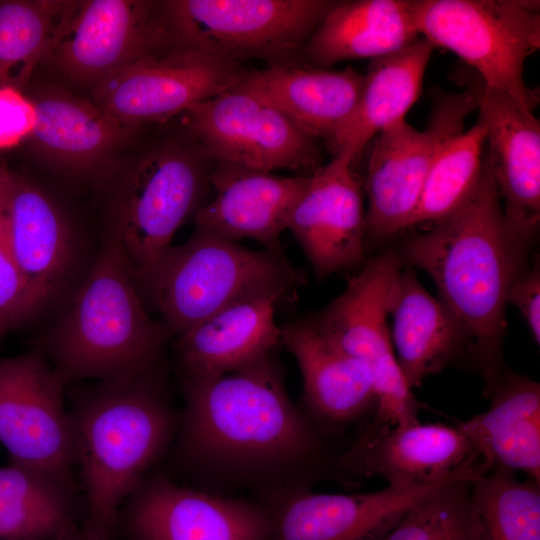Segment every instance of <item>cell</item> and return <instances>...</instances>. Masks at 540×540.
I'll list each match as a JSON object with an SVG mask.
<instances>
[{"instance_id": "obj_1", "label": "cell", "mask_w": 540, "mask_h": 540, "mask_svg": "<svg viewBox=\"0 0 540 540\" xmlns=\"http://www.w3.org/2000/svg\"><path fill=\"white\" fill-rule=\"evenodd\" d=\"M531 241L507 220L484 155V171L470 199L407 239L397 253L403 266L423 270L435 283L438 298L466 336L467 353L481 371L485 392L504 371L506 297L525 267Z\"/></svg>"}, {"instance_id": "obj_2", "label": "cell", "mask_w": 540, "mask_h": 540, "mask_svg": "<svg viewBox=\"0 0 540 540\" xmlns=\"http://www.w3.org/2000/svg\"><path fill=\"white\" fill-rule=\"evenodd\" d=\"M179 451L197 465L268 475L309 465L322 452L317 427L292 403L270 355L223 375L182 379Z\"/></svg>"}, {"instance_id": "obj_3", "label": "cell", "mask_w": 540, "mask_h": 540, "mask_svg": "<svg viewBox=\"0 0 540 540\" xmlns=\"http://www.w3.org/2000/svg\"><path fill=\"white\" fill-rule=\"evenodd\" d=\"M166 391L164 372L74 388L68 409L88 532L115 540L120 508L172 442L178 424Z\"/></svg>"}, {"instance_id": "obj_4", "label": "cell", "mask_w": 540, "mask_h": 540, "mask_svg": "<svg viewBox=\"0 0 540 540\" xmlns=\"http://www.w3.org/2000/svg\"><path fill=\"white\" fill-rule=\"evenodd\" d=\"M170 339L148 314L124 250L105 226L85 279L37 348L67 387L162 373Z\"/></svg>"}, {"instance_id": "obj_5", "label": "cell", "mask_w": 540, "mask_h": 540, "mask_svg": "<svg viewBox=\"0 0 540 540\" xmlns=\"http://www.w3.org/2000/svg\"><path fill=\"white\" fill-rule=\"evenodd\" d=\"M215 163L181 122L147 145L115 186L106 226L116 234L142 296L177 230L208 201Z\"/></svg>"}, {"instance_id": "obj_6", "label": "cell", "mask_w": 540, "mask_h": 540, "mask_svg": "<svg viewBox=\"0 0 540 540\" xmlns=\"http://www.w3.org/2000/svg\"><path fill=\"white\" fill-rule=\"evenodd\" d=\"M304 280L285 255L252 250L195 227L185 242L167 251L143 295L172 339L230 305L281 299Z\"/></svg>"}, {"instance_id": "obj_7", "label": "cell", "mask_w": 540, "mask_h": 540, "mask_svg": "<svg viewBox=\"0 0 540 540\" xmlns=\"http://www.w3.org/2000/svg\"><path fill=\"white\" fill-rule=\"evenodd\" d=\"M163 12L172 50L227 61L303 64L305 44L338 1L169 0Z\"/></svg>"}, {"instance_id": "obj_8", "label": "cell", "mask_w": 540, "mask_h": 540, "mask_svg": "<svg viewBox=\"0 0 540 540\" xmlns=\"http://www.w3.org/2000/svg\"><path fill=\"white\" fill-rule=\"evenodd\" d=\"M416 28L434 47L456 54L489 87L533 111L539 92L524 81L540 47L535 0H408Z\"/></svg>"}, {"instance_id": "obj_9", "label": "cell", "mask_w": 540, "mask_h": 540, "mask_svg": "<svg viewBox=\"0 0 540 540\" xmlns=\"http://www.w3.org/2000/svg\"><path fill=\"white\" fill-rule=\"evenodd\" d=\"M402 267L394 251L370 259L342 294L309 319L332 343L369 370L377 396L370 425L420 422V404L400 371L388 325V295Z\"/></svg>"}, {"instance_id": "obj_10", "label": "cell", "mask_w": 540, "mask_h": 540, "mask_svg": "<svg viewBox=\"0 0 540 540\" xmlns=\"http://www.w3.org/2000/svg\"><path fill=\"white\" fill-rule=\"evenodd\" d=\"M171 50L162 1H63L43 61L70 81L96 86L140 59Z\"/></svg>"}, {"instance_id": "obj_11", "label": "cell", "mask_w": 540, "mask_h": 540, "mask_svg": "<svg viewBox=\"0 0 540 540\" xmlns=\"http://www.w3.org/2000/svg\"><path fill=\"white\" fill-rule=\"evenodd\" d=\"M474 110V98L467 90L437 92L424 130L402 120L372 139L364 180L366 238L384 240L410 228L434 161L444 145L464 131Z\"/></svg>"}, {"instance_id": "obj_12", "label": "cell", "mask_w": 540, "mask_h": 540, "mask_svg": "<svg viewBox=\"0 0 540 540\" xmlns=\"http://www.w3.org/2000/svg\"><path fill=\"white\" fill-rule=\"evenodd\" d=\"M181 116L215 160L264 172L286 169L302 176L322 166L318 140L242 84L193 105Z\"/></svg>"}, {"instance_id": "obj_13", "label": "cell", "mask_w": 540, "mask_h": 540, "mask_svg": "<svg viewBox=\"0 0 540 540\" xmlns=\"http://www.w3.org/2000/svg\"><path fill=\"white\" fill-rule=\"evenodd\" d=\"M65 389L38 348L0 359V443L11 462L79 489Z\"/></svg>"}, {"instance_id": "obj_14", "label": "cell", "mask_w": 540, "mask_h": 540, "mask_svg": "<svg viewBox=\"0 0 540 540\" xmlns=\"http://www.w3.org/2000/svg\"><path fill=\"white\" fill-rule=\"evenodd\" d=\"M242 64L188 50H171L140 59L93 89V103L132 127L166 123L241 84Z\"/></svg>"}, {"instance_id": "obj_15", "label": "cell", "mask_w": 540, "mask_h": 540, "mask_svg": "<svg viewBox=\"0 0 540 540\" xmlns=\"http://www.w3.org/2000/svg\"><path fill=\"white\" fill-rule=\"evenodd\" d=\"M267 507L149 474L119 510L115 539L269 540Z\"/></svg>"}, {"instance_id": "obj_16", "label": "cell", "mask_w": 540, "mask_h": 540, "mask_svg": "<svg viewBox=\"0 0 540 540\" xmlns=\"http://www.w3.org/2000/svg\"><path fill=\"white\" fill-rule=\"evenodd\" d=\"M340 471L380 477L388 486H436L473 480L488 473L470 439L457 426L368 425L360 438L335 460Z\"/></svg>"}, {"instance_id": "obj_17", "label": "cell", "mask_w": 540, "mask_h": 540, "mask_svg": "<svg viewBox=\"0 0 540 540\" xmlns=\"http://www.w3.org/2000/svg\"><path fill=\"white\" fill-rule=\"evenodd\" d=\"M456 81L474 98L485 127L484 155L509 223L533 239L540 218V122L511 97L486 85L467 66Z\"/></svg>"}, {"instance_id": "obj_18", "label": "cell", "mask_w": 540, "mask_h": 540, "mask_svg": "<svg viewBox=\"0 0 540 540\" xmlns=\"http://www.w3.org/2000/svg\"><path fill=\"white\" fill-rule=\"evenodd\" d=\"M364 181L344 156L309 175L287 224L318 279L358 267L365 256Z\"/></svg>"}, {"instance_id": "obj_19", "label": "cell", "mask_w": 540, "mask_h": 540, "mask_svg": "<svg viewBox=\"0 0 540 540\" xmlns=\"http://www.w3.org/2000/svg\"><path fill=\"white\" fill-rule=\"evenodd\" d=\"M1 217L12 258L47 304L76 269L79 244L69 219L43 188L9 167L1 186Z\"/></svg>"}, {"instance_id": "obj_20", "label": "cell", "mask_w": 540, "mask_h": 540, "mask_svg": "<svg viewBox=\"0 0 540 540\" xmlns=\"http://www.w3.org/2000/svg\"><path fill=\"white\" fill-rule=\"evenodd\" d=\"M440 485L387 486L356 494L286 491L267 507L269 540H381L412 505Z\"/></svg>"}, {"instance_id": "obj_21", "label": "cell", "mask_w": 540, "mask_h": 540, "mask_svg": "<svg viewBox=\"0 0 540 540\" xmlns=\"http://www.w3.org/2000/svg\"><path fill=\"white\" fill-rule=\"evenodd\" d=\"M308 178L216 160L210 174L212 198L192 221L230 240H254L267 251L285 255L280 238Z\"/></svg>"}, {"instance_id": "obj_22", "label": "cell", "mask_w": 540, "mask_h": 540, "mask_svg": "<svg viewBox=\"0 0 540 540\" xmlns=\"http://www.w3.org/2000/svg\"><path fill=\"white\" fill-rule=\"evenodd\" d=\"M278 301L264 297L230 305L172 338L182 379L217 377L272 355L281 344Z\"/></svg>"}, {"instance_id": "obj_23", "label": "cell", "mask_w": 540, "mask_h": 540, "mask_svg": "<svg viewBox=\"0 0 540 540\" xmlns=\"http://www.w3.org/2000/svg\"><path fill=\"white\" fill-rule=\"evenodd\" d=\"M30 99L36 123L28 140L42 159L68 175L100 172L136 131L95 103L61 90H47Z\"/></svg>"}, {"instance_id": "obj_24", "label": "cell", "mask_w": 540, "mask_h": 540, "mask_svg": "<svg viewBox=\"0 0 540 540\" xmlns=\"http://www.w3.org/2000/svg\"><path fill=\"white\" fill-rule=\"evenodd\" d=\"M281 344L298 364L304 400L319 424L343 427L374 414L377 396L367 367L309 319L282 326Z\"/></svg>"}, {"instance_id": "obj_25", "label": "cell", "mask_w": 540, "mask_h": 540, "mask_svg": "<svg viewBox=\"0 0 540 540\" xmlns=\"http://www.w3.org/2000/svg\"><path fill=\"white\" fill-rule=\"evenodd\" d=\"M391 341L412 390L467 353L466 336L450 310L420 283L413 268L395 277L387 300Z\"/></svg>"}, {"instance_id": "obj_26", "label": "cell", "mask_w": 540, "mask_h": 540, "mask_svg": "<svg viewBox=\"0 0 540 540\" xmlns=\"http://www.w3.org/2000/svg\"><path fill=\"white\" fill-rule=\"evenodd\" d=\"M277 107L308 136L328 141L353 114L364 74L306 64L272 65L249 70L241 83Z\"/></svg>"}, {"instance_id": "obj_27", "label": "cell", "mask_w": 540, "mask_h": 540, "mask_svg": "<svg viewBox=\"0 0 540 540\" xmlns=\"http://www.w3.org/2000/svg\"><path fill=\"white\" fill-rule=\"evenodd\" d=\"M486 396L491 399L489 409L456 426L488 472L520 471L540 481V384L503 371Z\"/></svg>"}, {"instance_id": "obj_28", "label": "cell", "mask_w": 540, "mask_h": 540, "mask_svg": "<svg viewBox=\"0 0 540 540\" xmlns=\"http://www.w3.org/2000/svg\"><path fill=\"white\" fill-rule=\"evenodd\" d=\"M434 49L422 37L406 48L370 60L353 114L325 142L333 157L344 155L357 163L376 135L405 120L421 94Z\"/></svg>"}, {"instance_id": "obj_29", "label": "cell", "mask_w": 540, "mask_h": 540, "mask_svg": "<svg viewBox=\"0 0 540 540\" xmlns=\"http://www.w3.org/2000/svg\"><path fill=\"white\" fill-rule=\"evenodd\" d=\"M419 36L408 0L338 1L305 44L302 62L328 69L345 60H371Z\"/></svg>"}, {"instance_id": "obj_30", "label": "cell", "mask_w": 540, "mask_h": 540, "mask_svg": "<svg viewBox=\"0 0 540 540\" xmlns=\"http://www.w3.org/2000/svg\"><path fill=\"white\" fill-rule=\"evenodd\" d=\"M78 490L30 466L0 467V540H56L80 524Z\"/></svg>"}, {"instance_id": "obj_31", "label": "cell", "mask_w": 540, "mask_h": 540, "mask_svg": "<svg viewBox=\"0 0 540 540\" xmlns=\"http://www.w3.org/2000/svg\"><path fill=\"white\" fill-rule=\"evenodd\" d=\"M472 540H540V481L493 469L470 482Z\"/></svg>"}, {"instance_id": "obj_32", "label": "cell", "mask_w": 540, "mask_h": 540, "mask_svg": "<svg viewBox=\"0 0 540 540\" xmlns=\"http://www.w3.org/2000/svg\"><path fill=\"white\" fill-rule=\"evenodd\" d=\"M484 148L485 127L480 119L444 145L426 178L410 228L432 226L470 199L484 171Z\"/></svg>"}, {"instance_id": "obj_33", "label": "cell", "mask_w": 540, "mask_h": 540, "mask_svg": "<svg viewBox=\"0 0 540 540\" xmlns=\"http://www.w3.org/2000/svg\"><path fill=\"white\" fill-rule=\"evenodd\" d=\"M63 1L0 2V88L23 90L43 61Z\"/></svg>"}, {"instance_id": "obj_34", "label": "cell", "mask_w": 540, "mask_h": 540, "mask_svg": "<svg viewBox=\"0 0 540 540\" xmlns=\"http://www.w3.org/2000/svg\"><path fill=\"white\" fill-rule=\"evenodd\" d=\"M470 480L446 482L412 505L381 540H472Z\"/></svg>"}, {"instance_id": "obj_35", "label": "cell", "mask_w": 540, "mask_h": 540, "mask_svg": "<svg viewBox=\"0 0 540 540\" xmlns=\"http://www.w3.org/2000/svg\"><path fill=\"white\" fill-rule=\"evenodd\" d=\"M8 168L0 160V337L33 316L46 303L21 273L6 245L1 217V186Z\"/></svg>"}, {"instance_id": "obj_36", "label": "cell", "mask_w": 540, "mask_h": 540, "mask_svg": "<svg viewBox=\"0 0 540 540\" xmlns=\"http://www.w3.org/2000/svg\"><path fill=\"white\" fill-rule=\"evenodd\" d=\"M36 123L32 100L13 87L0 88V150L28 140Z\"/></svg>"}, {"instance_id": "obj_37", "label": "cell", "mask_w": 540, "mask_h": 540, "mask_svg": "<svg viewBox=\"0 0 540 540\" xmlns=\"http://www.w3.org/2000/svg\"><path fill=\"white\" fill-rule=\"evenodd\" d=\"M507 303L514 304L524 317L537 344L540 343V270L538 263L524 267L510 286Z\"/></svg>"}, {"instance_id": "obj_38", "label": "cell", "mask_w": 540, "mask_h": 540, "mask_svg": "<svg viewBox=\"0 0 540 540\" xmlns=\"http://www.w3.org/2000/svg\"><path fill=\"white\" fill-rule=\"evenodd\" d=\"M56 540H106L85 530L81 524H73L65 528Z\"/></svg>"}]
</instances>
